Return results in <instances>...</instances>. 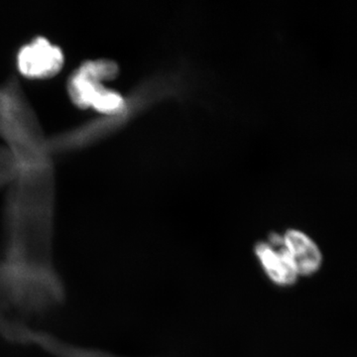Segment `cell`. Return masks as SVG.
Masks as SVG:
<instances>
[{
  "mask_svg": "<svg viewBox=\"0 0 357 357\" xmlns=\"http://www.w3.org/2000/svg\"><path fill=\"white\" fill-rule=\"evenodd\" d=\"M116 73V66L105 61L82 66L70 77L69 89L73 100L79 107H93L107 114L121 112L126 107L124 98L102 84L103 79L114 77Z\"/></svg>",
  "mask_w": 357,
  "mask_h": 357,
  "instance_id": "1",
  "label": "cell"
},
{
  "mask_svg": "<svg viewBox=\"0 0 357 357\" xmlns=\"http://www.w3.org/2000/svg\"><path fill=\"white\" fill-rule=\"evenodd\" d=\"M255 255L267 278L278 287H291L299 280L282 234L272 232L267 241H258L255 245Z\"/></svg>",
  "mask_w": 357,
  "mask_h": 357,
  "instance_id": "2",
  "label": "cell"
},
{
  "mask_svg": "<svg viewBox=\"0 0 357 357\" xmlns=\"http://www.w3.org/2000/svg\"><path fill=\"white\" fill-rule=\"evenodd\" d=\"M63 64L62 50L41 37L25 45L17 56L18 69L24 76L33 79L54 76L62 69Z\"/></svg>",
  "mask_w": 357,
  "mask_h": 357,
  "instance_id": "3",
  "label": "cell"
},
{
  "mask_svg": "<svg viewBox=\"0 0 357 357\" xmlns=\"http://www.w3.org/2000/svg\"><path fill=\"white\" fill-rule=\"evenodd\" d=\"M282 241L299 277H309L321 269L324 256L318 244L299 229H288Z\"/></svg>",
  "mask_w": 357,
  "mask_h": 357,
  "instance_id": "4",
  "label": "cell"
}]
</instances>
